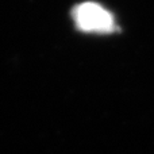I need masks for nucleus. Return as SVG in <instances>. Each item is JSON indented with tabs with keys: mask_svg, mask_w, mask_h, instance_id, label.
Here are the masks:
<instances>
[{
	"mask_svg": "<svg viewBox=\"0 0 154 154\" xmlns=\"http://www.w3.org/2000/svg\"><path fill=\"white\" fill-rule=\"evenodd\" d=\"M77 27L87 32H111L115 30L114 16L97 3H82L72 12Z\"/></svg>",
	"mask_w": 154,
	"mask_h": 154,
	"instance_id": "f257e3e1",
	"label": "nucleus"
}]
</instances>
